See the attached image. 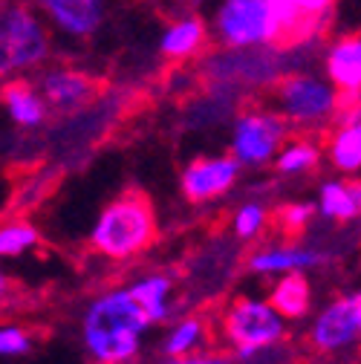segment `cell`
Here are the masks:
<instances>
[{
  "label": "cell",
  "mask_w": 361,
  "mask_h": 364,
  "mask_svg": "<svg viewBox=\"0 0 361 364\" xmlns=\"http://www.w3.org/2000/svg\"><path fill=\"white\" fill-rule=\"evenodd\" d=\"M171 278L151 275L90 304L81 336L96 364H127L142 347V336L171 312Z\"/></svg>",
  "instance_id": "1"
},
{
  "label": "cell",
  "mask_w": 361,
  "mask_h": 364,
  "mask_svg": "<svg viewBox=\"0 0 361 364\" xmlns=\"http://www.w3.org/2000/svg\"><path fill=\"white\" fill-rule=\"evenodd\" d=\"M53 50V26L32 0H6L0 12V73L26 75L47 64Z\"/></svg>",
  "instance_id": "2"
},
{
  "label": "cell",
  "mask_w": 361,
  "mask_h": 364,
  "mask_svg": "<svg viewBox=\"0 0 361 364\" xmlns=\"http://www.w3.org/2000/svg\"><path fill=\"white\" fill-rule=\"evenodd\" d=\"M208 23L222 50L284 47V26L272 0H217Z\"/></svg>",
  "instance_id": "3"
},
{
  "label": "cell",
  "mask_w": 361,
  "mask_h": 364,
  "mask_svg": "<svg viewBox=\"0 0 361 364\" xmlns=\"http://www.w3.org/2000/svg\"><path fill=\"white\" fill-rule=\"evenodd\" d=\"M153 229L151 203L136 191H127L99 214L90 232V246L110 260H124L153 240Z\"/></svg>",
  "instance_id": "4"
},
{
  "label": "cell",
  "mask_w": 361,
  "mask_h": 364,
  "mask_svg": "<svg viewBox=\"0 0 361 364\" xmlns=\"http://www.w3.org/2000/svg\"><path fill=\"white\" fill-rule=\"evenodd\" d=\"M275 110L298 127H321L330 119L341 116L344 93L318 73L295 70L284 75L275 87Z\"/></svg>",
  "instance_id": "5"
},
{
  "label": "cell",
  "mask_w": 361,
  "mask_h": 364,
  "mask_svg": "<svg viewBox=\"0 0 361 364\" xmlns=\"http://www.w3.org/2000/svg\"><path fill=\"white\" fill-rule=\"evenodd\" d=\"M292 47H260V50H222L220 55H211L205 61V70L211 78H217V87H275L284 75L295 73L284 61V55Z\"/></svg>",
  "instance_id": "6"
},
{
  "label": "cell",
  "mask_w": 361,
  "mask_h": 364,
  "mask_svg": "<svg viewBox=\"0 0 361 364\" xmlns=\"http://www.w3.org/2000/svg\"><path fill=\"white\" fill-rule=\"evenodd\" d=\"M289 122L278 110L249 107L232 124V156L240 165H266L286 145Z\"/></svg>",
  "instance_id": "7"
},
{
  "label": "cell",
  "mask_w": 361,
  "mask_h": 364,
  "mask_svg": "<svg viewBox=\"0 0 361 364\" xmlns=\"http://www.w3.org/2000/svg\"><path fill=\"white\" fill-rule=\"evenodd\" d=\"M225 338L240 358H252L284 338V315L266 301L237 298L225 312Z\"/></svg>",
  "instance_id": "8"
},
{
  "label": "cell",
  "mask_w": 361,
  "mask_h": 364,
  "mask_svg": "<svg viewBox=\"0 0 361 364\" xmlns=\"http://www.w3.org/2000/svg\"><path fill=\"white\" fill-rule=\"evenodd\" d=\"M47 23L72 41L93 38L107 18V0H32Z\"/></svg>",
  "instance_id": "9"
},
{
  "label": "cell",
  "mask_w": 361,
  "mask_h": 364,
  "mask_svg": "<svg viewBox=\"0 0 361 364\" xmlns=\"http://www.w3.org/2000/svg\"><path fill=\"white\" fill-rule=\"evenodd\" d=\"M309 338L324 353L344 350L355 338H361V292L338 298L327 309H321V315L315 318L309 330Z\"/></svg>",
  "instance_id": "10"
},
{
  "label": "cell",
  "mask_w": 361,
  "mask_h": 364,
  "mask_svg": "<svg viewBox=\"0 0 361 364\" xmlns=\"http://www.w3.org/2000/svg\"><path fill=\"white\" fill-rule=\"evenodd\" d=\"M240 168L243 165L235 156H200L185 165L183 176H179V186H183L185 200L208 203L235 186Z\"/></svg>",
  "instance_id": "11"
},
{
  "label": "cell",
  "mask_w": 361,
  "mask_h": 364,
  "mask_svg": "<svg viewBox=\"0 0 361 364\" xmlns=\"http://www.w3.org/2000/svg\"><path fill=\"white\" fill-rule=\"evenodd\" d=\"M284 26V47H303L333 21L335 0H272Z\"/></svg>",
  "instance_id": "12"
},
{
  "label": "cell",
  "mask_w": 361,
  "mask_h": 364,
  "mask_svg": "<svg viewBox=\"0 0 361 364\" xmlns=\"http://www.w3.org/2000/svg\"><path fill=\"white\" fill-rule=\"evenodd\" d=\"M208 41H211L208 18H203L197 12H183L162 29L159 55L168 61H188V58H197L200 53H205Z\"/></svg>",
  "instance_id": "13"
},
{
  "label": "cell",
  "mask_w": 361,
  "mask_h": 364,
  "mask_svg": "<svg viewBox=\"0 0 361 364\" xmlns=\"http://www.w3.org/2000/svg\"><path fill=\"white\" fill-rule=\"evenodd\" d=\"M38 90L55 110H75L84 107L96 93V84L90 75L72 67H47L38 75Z\"/></svg>",
  "instance_id": "14"
},
{
  "label": "cell",
  "mask_w": 361,
  "mask_h": 364,
  "mask_svg": "<svg viewBox=\"0 0 361 364\" xmlns=\"http://www.w3.org/2000/svg\"><path fill=\"white\" fill-rule=\"evenodd\" d=\"M321 67L344 96L361 93V32L335 38L321 55Z\"/></svg>",
  "instance_id": "15"
},
{
  "label": "cell",
  "mask_w": 361,
  "mask_h": 364,
  "mask_svg": "<svg viewBox=\"0 0 361 364\" xmlns=\"http://www.w3.org/2000/svg\"><path fill=\"white\" fill-rule=\"evenodd\" d=\"M4 107H6V116L18 124V127H38L43 124V119H47V99L41 96L38 84H29L23 78H9L6 87H4Z\"/></svg>",
  "instance_id": "16"
},
{
  "label": "cell",
  "mask_w": 361,
  "mask_h": 364,
  "mask_svg": "<svg viewBox=\"0 0 361 364\" xmlns=\"http://www.w3.org/2000/svg\"><path fill=\"white\" fill-rule=\"evenodd\" d=\"M321 263V255L301 246H278V249H263L249 257V269L254 275H292Z\"/></svg>",
  "instance_id": "17"
},
{
  "label": "cell",
  "mask_w": 361,
  "mask_h": 364,
  "mask_svg": "<svg viewBox=\"0 0 361 364\" xmlns=\"http://www.w3.org/2000/svg\"><path fill=\"white\" fill-rule=\"evenodd\" d=\"M330 162L344 173L361 171V119H338L330 136Z\"/></svg>",
  "instance_id": "18"
},
{
  "label": "cell",
  "mask_w": 361,
  "mask_h": 364,
  "mask_svg": "<svg viewBox=\"0 0 361 364\" xmlns=\"http://www.w3.org/2000/svg\"><path fill=\"white\" fill-rule=\"evenodd\" d=\"M309 298H312V292H309L306 278L301 275V272H292V275H284L275 284L272 301L269 304H272L284 318H301L309 309Z\"/></svg>",
  "instance_id": "19"
},
{
  "label": "cell",
  "mask_w": 361,
  "mask_h": 364,
  "mask_svg": "<svg viewBox=\"0 0 361 364\" xmlns=\"http://www.w3.org/2000/svg\"><path fill=\"white\" fill-rule=\"evenodd\" d=\"M318 211L327 220H341V223L358 217V203L352 188L344 186V182H324L318 191Z\"/></svg>",
  "instance_id": "20"
},
{
  "label": "cell",
  "mask_w": 361,
  "mask_h": 364,
  "mask_svg": "<svg viewBox=\"0 0 361 364\" xmlns=\"http://www.w3.org/2000/svg\"><path fill=\"white\" fill-rule=\"evenodd\" d=\"M203 341V321L200 318H185V321H179L168 338H165V355L168 358H185L197 350V344Z\"/></svg>",
  "instance_id": "21"
},
{
  "label": "cell",
  "mask_w": 361,
  "mask_h": 364,
  "mask_svg": "<svg viewBox=\"0 0 361 364\" xmlns=\"http://www.w3.org/2000/svg\"><path fill=\"white\" fill-rule=\"evenodd\" d=\"M278 171L281 173H303V171H312L318 165V148L306 139H295V142H286L275 159Z\"/></svg>",
  "instance_id": "22"
},
{
  "label": "cell",
  "mask_w": 361,
  "mask_h": 364,
  "mask_svg": "<svg viewBox=\"0 0 361 364\" xmlns=\"http://www.w3.org/2000/svg\"><path fill=\"white\" fill-rule=\"evenodd\" d=\"M38 229L29 223H9L4 225V232H0V255L4 257H15V255H23L29 252L35 243H38Z\"/></svg>",
  "instance_id": "23"
},
{
  "label": "cell",
  "mask_w": 361,
  "mask_h": 364,
  "mask_svg": "<svg viewBox=\"0 0 361 364\" xmlns=\"http://www.w3.org/2000/svg\"><path fill=\"white\" fill-rule=\"evenodd\" d=\"M235 235L237 237H243V240H249V237H254L263 225H266V208L260 205V203H246L237 214H235Z\"/></svg>",
  "instance_id": "24"
},
{
  "label": "cell",
  "mask_w": 361,
  "mask_h": 364,
  "mask_svg": "<svg viewBox=\"0 0 361 364\" xmlns=\"http://www.w3.org/2000/svg\"><path fill=\"white\" fill-rule=\"evenodd\" d=\"M315 214H318V205H315V203H292V205L284 208L281 225L286 232H301V229H306Z\"/></svg>",
  "instance_id": "25"
},
{
  "label": "cell",
  "mask_w": 361,
  "mask_h": 364,
  "mask_svg": "<svg viewBox=\"0 0 361 364\" xmlns=\"http://www.w3.org/2000/svg\"><path fill=\"white\" fill-rule=\"evenodd\" d=\"M29 347H32V338L26 330H21V327L0 330V353L4 355H23V353H29Z\"/></svg>",
  "instance_id": "26"
},
{
  "label": "cell",
  "mask_w": 361,
  "mask_h": 364,
  "mask_svg": "<svg viewBox=\"0 0 361 364\" xmlns=\"http://www.w3.org/2000/svg\"><path fill=\"white\" fill-rule=\"evenodd\" d=\"M168 364H232V361L220 355H185V358H171Z\"/></svg>",
  "instance_id": "27"
},
{
  "label": "cell",
  "mask_w": 361,
  "mask_h": 364,
  "mask_svg": "<svg viewBox=\"0 0 361 364\" xmlns=\"http://www.w3.org/2000/svg\"><path fill=\"white\" fill-rule=\"evenodd\" d=\"M350 188H352V194H355V203H358V214H361V179L350 182Z\"/></svg>",
  "instance_id": "28"
},
{
  "label": "cell",
  "mask_w": 361,
  "mask_h": 364,
  "mask_svg": "<svg viewBox=\"0 0 361 364\" xmlns=\"http://www.w3.org/2000/svg\"><path fill=\"white\" fill-rule=\"evenodd\" d=\"M173 4H179V6H185V9H194V6L205 4V0H173Z\"/></svg>",
  "instance_id": "29"
}]
</instances>
